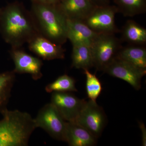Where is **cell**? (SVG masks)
I'll return each mask as SVG.
<instances>
[{
  "label": "cell",
  "instance_id": "obj_1",
  "mask_svg": "<svg viewBox=\"0 0 146 146\" xmlns=\"http://www.w3.org/2000/svg\"><path fill=\"white\" fill-rule=\"evenodd\" d=\"M0 33L7 43L16 48L40 35L30 11L17 1L0 8Z\"/></svg>",
  "mask_w": 146,
  "mask_h": 146
},
{
  "label": "cell",
  "instance_id": "obj_2",
  "mask_svg": "<svg viewBox=\"0 0 146 146\" xmlns=\"http://www.w3.org/2000/svg\"><path fill=\"white\" fill-rule=\"evenodd\" d=\"M31 2V12L40 35L62 46L68 40V18L58 4Z\"/></svg>",
  "mask_w": 146,
  "mask_h": 146
},
{
  "label": "cell",
  "instance_id": "obj_3",
  "mask_svg": "<svg viewBox=\"0 0 146 146\" xmlns=\"http://www.w3.org/2000/svg\"><path fill=\"white\" fill-rule=\"evenodd\" d=\"M0 146H27L36 129L34 119L26 112L6 109L1 112Z\"/></svg>",
  "mask_w": 146,
  "mask_h": 146
},
{
  "label": "cell",
  "instance_id": "obj_4",
  "mask_svg": "<svg viewBox=\"0 0 146 146\" xmlns=\"http://www.w3.org/2000/svg\"><path fill=\"white\" fill-rule=\"evenodd\" d=\"M121 40L114 34H99L90 46L94 67L104 70L121 48Z\"/></svg>",
  "mask_w": 146,
  "mask_h": 146
},
{
  "label": "cell",
  "instance_id": "obj_5",
  "mask_svg": "<svg viewBox=\"0 0 146 146\" xmlns=\"http://www.w3.org/2000/svg\"><path fill=\"white\" fill-rule=\"evenodd\" d=\"M34 120L36 128H41L52 138L64 141L67 122L51 103L41 108Z\"/></svg>",
  "mask_w": 146,
  "mask_h": 146
},
{
  "label": "cell",
  "instance_id": "obj_6",
  "mask_svg": "<svg viewBox=\"0 0 146 146\" xmlns=\"http://www.w3.org/2000/svg\"><path fill=\"white\" fill-rule=\"evenodd\" d=\"M118 13L115 5L97 7L84 22L98 34H114L120 32L116 25L115 16Z\"/></svg>",
  "mask_w": 146,
  "mask_h": 146
},
{
  "label": "cell",
  "instance_id": "obj_7",
  "mask_svg": "<svg viewBox=\"0 0 146 146\" xmlns=\"http://www.w3.org/2000/svg\"><path fill=\"white\" fill-rule=\"evenodd\" d=\"M103 109L96 102L89 100L84 104L75 122L87 129L96 138L101 135L106 123Z\"/></svg>",
  "mask_w": 146,
  "mask_h": 146
},
{
  "label": "cell",
  "instance_id": "obj_8",
  "mask_svg": "<svg viewBox=\"0 0 146 146\" xmlns=\"http://www.w3.org/2000/svg\"><path fill=\"white\" fill-rule=\"evenodd\" d=\"M103 72L112 76L124 80L135 90H139L141 87V80L145 75L146 69H141L115 57Z\"/></svg>",
  "mask_w": 146,
  "mask_h": 146
},
{
  "label": "cell",
  "instance_id": "obj_9",
  "mask_svg": "<svg viewBox=\"0 0 146 146\" xmlns=\"http://www.w3.org/2000/svg\"><path fill=\"white\" fill-rule=\"evenodd\" d=\"M86 102L70 92H54L50 103L66 121L75 122Z\"/></svg>",
  "mask_w": 146,
  "mask_h": 146
},
{
  "label": "cell",
  "instance_id": "obj_10",
  "mask_svg": "<svg viewBox=\"0 0 146 146\" xmlns=\"http://www.w3.org/2000/svg\"><path fill=\"white\" fill-rule=\"evenodd\" d=\"M9 53L15 65L13 71L15 74H29L35 80L42 78L43 63L41 59L27 53L21 48H11Z\"/></svg>",
  "mask_w": 146,
  "mask_h": 146
},
{
  "label": "cell",
  "instance_id": "obj_11",
  "mask_svg": "<svg viewBox=\"0 0 146 146\" xmlns=\"http://www.w3.org/2000/svg\"><path fill=\"white\" fill-rule=\"evenodd\" d=\"M30 50L45 60L62 59L65 58V49L61 45L57 44L39 35L28 43Z\"/></svg>",
  "mask_w": 146,
  "mask_h": 146
},
{
  "label": "cell",
  "instance_id": "obj_12",
  "mask_svg": "<svg viewBox=\"0 0 146 146\" xmlns=\"http://www.w3.org/2000/svg\"><path fill=\"white\" fill-rule=\"evenodd\" d=\"M98 34L91 29L82 20L68 19L67 37L72 45L90 46Z\"/></svg>",
  "mask_w": 146,
  "mask_h": 146
},
{
  "label": "cell",
  "instance_id": "obj_13",
  "mask_svg": "<svg viewBox=\"0 0 146 146\" xmlns=\"http://www.w3.org/2000/svg\"><path fill=\"white\" fill-rule=\"evenodd\" d=\"M58 5L68 19L82 21L97 7L90 0H61Z\"/></svg>",
  "mask_w": 146,
  "mask_h": 146
},
{
  "label": "cell",
  "instance_id": "obj_14",
  "mask_svg": "<svg viewBox=\"0 0 146 146\" xmlns=\"http://www.w3.org/2000/svg\"><path fill=\"white\" fill-rule=\"evenodd\" d=\"M97 138L87 129L75 122H67L64 141L70 146H92Z\"/></svg>",
  "mask_w": 146,
  "mask_h": 146
},
{
  "label": "cell",
  "instance_id": "obj_15",
  "mask_svg": "<svg viewBox=\"0 0 146 146\" xmlns=\"http://www.w3.org/2000/svg\"><path fill=\"white\" fill-rule=\"evenodd\" d=\"M121 41L130 45L145 46L146 44V29L133 20H128L121 30Z\"/></svg>",
  "mask_w": 146,
  "mask_h": 146
},
{
  "label": "cell",
  "instance_id": "obj_16",
  "mask_svg": "<svg viewBox=\"0 0 146 146\" xmlns=\"http://www.w3.org/2000/svg\"><path fill=\"white\" fill-rule=\"evenodd\" d=\"M116 57L141 69H146V48L145 46L130 45L122 47Z\"/></svg>",
  "mask_w": 146,
  "mask_h": 146
},
{
  "label": "cell",
  "instance_id": "obj_17",
  "mask_svg": "<svg viewBox=\"0 0 146 146\" xmlns=\"http://www.w3.org/2000/svg\"><path fill=\"white\" fill-rule=\"evenodd\" d=\"M73 46L72 67L76 69L89 70L94 67L90 46L85 44Z\"/></svg>",
  "mask_w": 146,
  "mask_h": 146
},
{
  "label": "cell",
  "instance_id": "obj_18",
  "mask_svg": "<svg viewBox=\"0 0 146 146\" xmlns=\"http://www.w3.org/2000/svg\"><path fill=\"white\" fill-rule=\"evenodd\" d=\"M118 13L125 17H133L146 12V0H113Z\"/></svg>",
  "mask_w": 146,
  "mask_h": 146
},
{
  "label": "cell",
  "instance_id": "obj_19",
  "mask_svg": "<svg viewBox=\"0 0 146 146\" xmlns=\"http://www.w3.org/2000/svg\"><path fill=\"white\" fill-rule=\"evenodd\" d=\"M13 71L0 73V112L7 109L16 78Z\"/></svg>",
  "mask_w": 146,
  "mask_h": 146
},
{
  "label": "cell",
  "instance_id": "obj_20",
  "mask_svg": "<svg viewBox=\"0 0 146 146\" xmlns=\"http://www.w3.org/2000/svg\"><path fill=\"white\" fill-rule=\"evenodd\" d=\"M76 81L72 77L67 74L60 76L54 81L47 84L45 87L46 92H76L78 90L76 87Z\"/></svg>",
  "mask_w": 146,
  "mask_h": 146
},
{
  "label": "cell",
  "instance_id": "obj_21",
  "mask_svg": "<svg viewBox=\"0 0 146 146\" xmlns=\"http://www.w3.org/2000/svg\"><path fill=\"white\" fill-rule=\"evenodd\" d=\"M86 77V91L89 100L96 102V100L101 94L102 87L101 82L95 74H92L89 70H84Z\"/></svg>",
  "mask_w": 146,
  "mask_h": 146
},
{
  "label": "cell",
  "instance_id": "obj_22",
  "mask_svg": "<svg viewBox=\"0 0 146 146\" xmlns=\"http://www.w3.org/2000/svg\"><path fill=\"white\" fill-rule=\"evenodd\" d=\"M139 126L141 131L142 145L146 146V129L145 124L142 122H139Z\"/></svg>",
  "mask_w": 146,
  "mask_h": 146
},
{
  "label": "cell",
  "instance_id": "obj_23",
  "mask_svg": "<svg viewBox=\"0 0 146 146\" xmlns=\"http://www.w3.org/2000/svg\"><path fill=\"white\" fill-rule=\"evenodd\" d=\"M97 7H103L109 5L110 0H90Z\"/></svg>",
  "mask_w": 146,
  "mask_h": 146
},
{
  "label": "cell",
  "instance_id": "obj_24",
  "mask_svg": "<svg viewBox=\"0 0 146 146\" xmlns=\"http://www.w3.org/2000/svg\"><path fill=\"white\" fill-rule=\"evenodd\" d=\"M61 0H31V1L49 4H58Z\"/></svg>",
  "mask_w": 146,
  "mask_h": 146
}]
</instances>
